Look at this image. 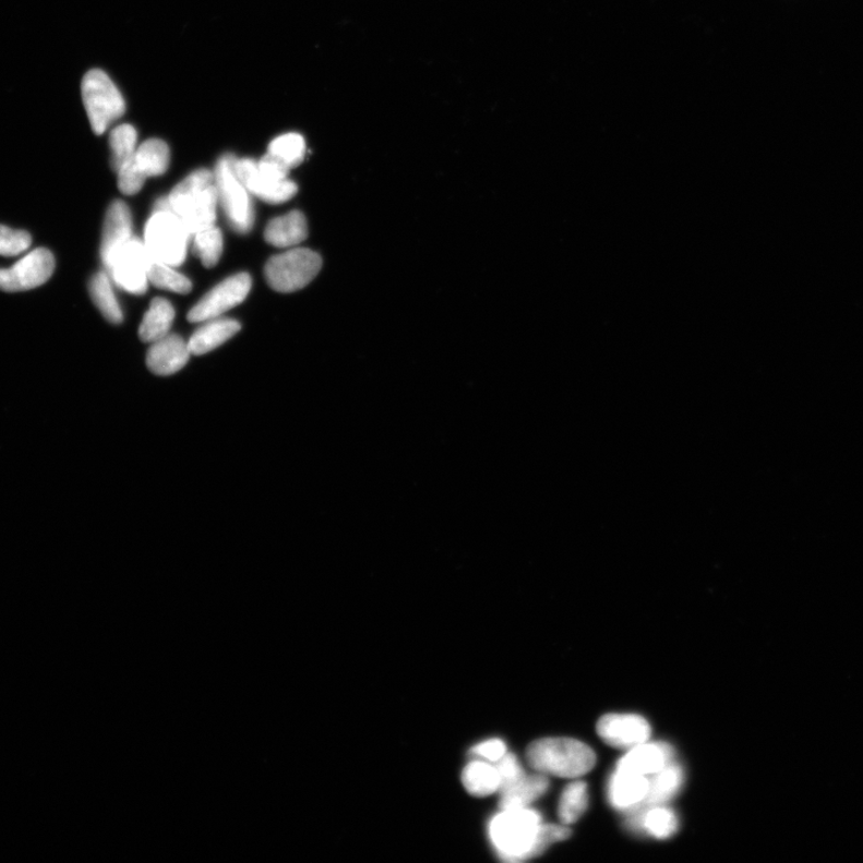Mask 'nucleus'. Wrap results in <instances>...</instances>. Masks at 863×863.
I'll use <instances>...</instances> for the list:
<instances>
[{
	"label": "nucleus",
	"instance_id": "obj_1",
	"mask_svg": "<svg viewBox=\"0 0 863 863\" xmlns=\"http://www.w3.org/2000/svg\"><path fill=\"white\" fill-rule=\"evenodd\" d=\"M489 834L498 855L507 862H520L567 840L571 831L563 825L542 824L541 814L526 807L502 810L491 820Z\"/></svg>",
	"mask_w": 863,
	"mask_h": 863
},
{
	"label": "nucleus",
	"instance_id": "obj_2",
	"mask_svg": "<svg viewBox=\"0 0 863 863\" xmlns=\"http://www.w3.org/2000/svg\"><path fill=\"white\" fill-rule=\"evenodd\" d=\"M527 758L538 772L563 778L586 775L597 762V757L589 746L568 738L535 741L527 751Z\"/></svg>",
	"mask_w": 863,
	"mask_h": 863
},
{
	"label": "nucleus",
	"instance_id": "obj_3",
	"mask_svg": "<svg viewBox=\"0 0 863 863\" xmlns=\"http://www.w3.org/2000/svg\"><path fill=\"white\" fill-rule=\"evenodd\" d=\"M82 99L96 135L123 117L127 105L123 95L105 71L94 69L82 81Z\"/></svg>",
	"mask_w": 863,
	"mask_h": 863
},
{
	"label": "nucleus",
	"instance_id": "obj_4",
	"mask_svg": "<svg viewBox=\"0 0 863 863\" xmlns=\"http://www.w3.org/2000/svg\"><path fill=\"white\" fill-rule=\"evenodd\" d=\"M189 230L172 212H155L144 232V245L151 257L169 266L184 263Z\"/></svg>",
	"mask_w": 863,
	"mask_h": 863
},
{
	"label": "nucleus",
	"instance_id": "obj_5",
	"mask_svg": "<svg viewBox=\"0 0 863 863\" xmlns=\"http://www.w3.org/2000/svg\"><path fill=\"white\" fill-rule=\"evenodd\" d=\"M322 257L309 249L277 254L265 265L266 283L279 293H293L312 283L322 269Z\"/></svg>",
	"mask_w": 863,
	"mask_h": 863
},
{
	"label": "nucleus",
	"instance_id": "obj_6",
	"mask_svg": "<svg viewBox=\"0 0 863 863\" xmlns=\"http://www.w3.org/2000/svg\"><path fill=\"white\" fill-rule=\"evenodd\" d=\"M236 161L233 155H225L216 166L215 182L230 226L239 233H248L253 225V209L248 189L236 175Z\"/></svg>",
	"mask_w": 863,
	"mask_h": 863
},
{
	"label": "nucleus",
	"instance_id": "obj_7",
	"mask_svg": "<svg viewBox=\"0 0 863 863\" xmlns=\"http://www.w3.org/2000/svg\"><path fill=\"white\" fill-rule=\"evenodd\" d=\"M152 262L153 259L144 242L131 238L113 253L105 266L120 288L129 293L142 296L148 289V267Z\"/></svg>",
	"mask_w": 863,
	"mask_h": 863
},
{
	"label": "nucleus",
	"instance_id": "obj_8",
	"mask_svg": "<svg viewBox=\"0 0 863 863\" xmlns=\"http://www.w3.org/2000/svg\"><path fill=\"white\" fill-rule=\"evenodd\" d=\"M56 261L51 251L36 249L10 267H0V290L8 293L31 290L51 278Z\"/></svg>",
	"mask_w": 863,
	"mask_h": 863
},
{
	"label": "nucleus",
	"instance_id": "obj_9",
	"mask_svg": "<svg viewBox=\"0 0 863 863\" xmlns=\"http://www.w3.org/2000/svg\"><path fill=\"white\" fill-rule=\"evenodd\" d=\"M251 276L247 273L237 274L225 279L204 296L188 314L191 323L212 321L244 301L250 293Z\"/></svg>",
	"mask_w": 863,
	"mask_h": 863
},
{
	"label": "nucleus",
	"instance_id": "obj_10",
	"mask_svg": "<svg viewBox=\"0 0 863 863\" xmlns=\"http://www.w3.org/2000/svg\"><path fill=\"white\" fill-rule=\"evenodd\" d=\"M598 733L608 745L631 750L647 743L651 728L642 716L610 714L601 717Z\"/></svg>",
	"mask_w": 863,
	"mask_h": 863
},
{
	"label": "nucleus",
	"instance_id": "obj_11",
	"mask_svg": "<svg viewBox=\"0 0 863 863\" xmlns=\"http://www.w3.org/2000/svg\"><path fill=\"white\" fill-rule=\"evenodd\" d=\"M235 169L241 184L266 203H285L293 199L298 192L296 182L289 179L274 181L262 176L259 163L252 159L237 160Z\"/></svg>",
	"mask_w": 863,
	"mask_h": 863
},
{
	"label": "nucleus",
	"instance_id": "obj_12",
	"mask_svg": "<svg viewBox=\"0 0 863 863\" xmlns=\"http://www.w3.org/2000/svg\"><path fill=\"white\" fill-rule=\"evenodd\" d=\"M190 356L191 351L184 339L178 335H167L153 344L147 364L157 375H171L185 367Z\"/></svg>",
	"mask_w": 863,
	"mask_h": 863
},
{
	"label": "nucleus",
	"instance_id": "obj_13",
	"mask_svg": "<svg viewBox=\"0 0 863 863\" xmlns=\"http://www.w3.org/2000/svg\"><path fill=\"white\" fill-rule=\"evenodd\" d=\"M671 760H673L671 746L663 743L648 744L647 741V743L631 748L627 755L618 763L616 770L642 776L655 775Z\"/></svg>",
	"mask_w": 863,
	"mask_h": 863
},
{
	"label": "nucleus",
	"instance_id": "obj_14",
	"mask_svg": "<svg viewBox=\"0 0 863 863\" xmlns=\"http://www.w3.org/2000/svg\"><path fill=\"white\" fill-rule=\"evenodd\" d=\"M649 792L647 776L615 770L608 783L607 794L611 805L620 811H632Z\"/></svg>",
	"mask_w": 863,
	"mask_h": 863
},
{
	"label": "nucleus",
	"instance_id": "obj_15",
	"mask_svg": "<svg viewBox=\"0 0 863 863\" xmlns=\"http://www.w3.org/2000/svg\"><path fill=\"white\" fill-rule=\"evenodd\" d=\"M131 214L124 202L116 201L106 214L101 241V259L104 264L113 253L131 239Z\"/></svg>",
	"mask_w": 863,
	"mask_h": 863
},
{
	"label": "nucleus",
	"instance_id": "obj_16",
	"mask_svg": "<svg viewBox=\"0 0 863 863\" xmlns=\"http://www.w3.org/2000/svg\"><path fill=\"white\" fill-rule=\"evenodd\" d=\"M549 778L543 774H523L514 782L500 789L502 810L526 808L549 789Z\"/></svg>",
	"mask_w": 863,
	"mask_h": 863
},
{
	"label": "nucleus",
	"instance_id": "obj_17",
	"mask_svg": "<svg viewBox=\"0 0 863 863\" xmlns=\"http://www.w3.org/2000/svg\"><path fill=\"white\" fill-rule=\"evenodd\" d=\"M217 201L216 185H212L191 199L176 215L185 225L190 235H196L214 226Z\"/></svg>",
	"mask_w": 863,
	"mask_h": 863
},
{
	"label": "nucleus",
	"instance_id": "obj_18",
	"mask_svg": "<svg viewBox=\"0 0 863 863\" xmlns=\"http://www.w3.org/2000/svg\"><path fill=\"white\" fill-rule=\"evenodd\" d=\"M627 824L630 828L646 831L659 840L672 837L679 828L675 813L663 805L631 811Z\"/></svg>",
	"mask_w": 863,
	"mask_h": 863
},
{
	"label": "nucleus",
	"instance_id": "obj_19",
	"mask_svg": "<svg viewBox=\"0 0 863 863\" xmlns=\"http://www.w3.org/2000/svg\"><path fill=\"white\" fill-rule=\"evenodd\" d=\"M652 776V780L649 781V792L646 799L632 811L664 805L667 801L672 800V798L679 793L684 782L683 769L673 760L668 763L661 771Z\"/></svg>",
	"mask_w": 863,
	"mask_h": 863
},
{
	"label": "nucleus",
	"instance_id": "obj_20",
	"mask_svg": "<svg viewBox=\"0 0 863 863\" xmlns=\"http://www.w3.org/2000/svg\"><path fill=\"white\" fill-rule=\"evenodd\" d=\"M309 236L308 221L302 213L295 211L276 217L266 226L264 238L275 248H290L300 244Z\"/></svg>",
	"mask_w": 863,
	"mask_h": 863
},
{
	"label": "nucleus",
	"instance_id": "obj_21",
	"mask_svg": "<svg viewBox=\"0 0 863 863\" xmlns=\"http://www.w3.org/2000/svg\"><path fill=\"white\" fill-rule=\"evenodd\" d=\"M241 329L240 324L233 320H218L201 327L190 338L189 349L191 355L203 356L228 341Z\"/></svg>",
	"mask_w": 863,
	"mask_h": 863
},
{
	"label": "nucleus",
	"instance_id": "obj_22",
	"mask_svg": "<svg viewBox=\"0 0 863 863\" xmlns=\"http://www.w3.org/2000/svg\"><path fill=\"white\" fill-rule=\"evenodd\" d=\"M462 782L469 794L483 798L498 793L501 777L493 763L474 760L462 772Z\"/></svg>",
	"mask_w": 863,
	"mask_h": 863
},
{
	"label": "nucleus",
	"instance_id": "obj_23",
	"mask_svg": "<svg viewBox=\"0 0 863 863\" xmlns=\"http://www.w3.org/2000/svg\"><path fill=\"white\" fill-rule=\"evenodd\" d=\"M175 314L173 307L167 300L154 299L140 326L142 341L154 344L167 336L175 321Z\"/></svg>",
	"mask_w": 863,
	"mask_h": 863
},
{
	"label": "nucleus",
	"instance_id": "obj_24",
	"mask_svg": "<svg viewBox=\"0 0 863 863\" xmlns=\"http://www.w3.org/2000/svg\"><path fill=\"white\" fill-rule=\"evenodd\" d=\"M133 160L147 178L163 176L169 166L168 145L157 139L145 141L137 148Z\"/></svg>",
	"mask_w": 863,
	"mask_h": 863
},
{
	"label": "nucleus",
	"instance_id": "obj_25",
	"mask_svg": "<svg viewBox=\"0 0 863 863\" xmlns=\"http://www.w3.org/2000/svg\"><path fill=\"white\" fill-rule=\"evenodd\" d=\"M89 293L97 309L104 317L113 324L123 322V312L113 293L111 283L105 273L96 274L89 283Z\"/></svg>",
	"mask_w": 863,
	"mask_h": 863
},
{
	"label": "nucleus",
	"instance_id": "obj_26",
	"mask_svg": "<svg viewBox=\"0 0 863 863\" xmlns=\"http://www.w3.org/2000/svg\"><path fill=\"white\" fill-rule=\"evenodd\" d=\"M214 176L208 169H199L177 185L169 194L168 204L171 212L177 214L191 199L214 185Z\"/></svg>",
	"mask_w": 863,
	"mask_h": 863
},
{
	"label": "nucleus",
	"instance_id": "obj_27",
	"mask_svg": "<svg viewBox=\"0 0 863 863\" xmlns=\"http://www.w3.org/2000/svg\"><path fill=\"white\" fill-rule=\"evenodd\" d=\"M588 786L577 781L570 783L563 790L561 801H559V818L563 825L576 823L588 807Z\"/></svg>",
	"mask_w": 863,
	"mask_h": 863
},
{
	"label": "nucleus",
	"instance_id": "obj_28",
	"mask_svg": "<svg viewBox=\"0 0 863 863\" xmlns=\"http://www.w3.org/2000/svg\"><path fill=\"white\" fill-rule=\"evenodd\" d=\"M111 164L115 172L135 156L137 151V131L130 124L119 125L109 135Z\"/></svg>",
	"mask_w": 863,
	"mask_h": 863
},
{
	"label": "nucleus",
	"instance_id": "obj_29",
	"mask_svg": "<svg viewBox=\"0 0 863 863\" xmlns=\"http://www.w3.org/2000/svg\"><path fill=\"white\" fill-rule=\"evenodd\" d=\"M290 169L299 166L307 154V142L299 133H285L269 145V152Z\"/></svg>",
	"mask_w": 863,
	"mask_h": 863
},
{
	"label": "nucleus",
	"instance_id": "obj_30",
	"mask_svg": "<svg viewBox=\"0 0 863 863\" xmlns=\"http://www.w3.org/2000/svg\"><path fill=\"white\" fill-rule=\"evenodd\" d=\"M194 236H196L193 244L194 253L197 254L205 267H214L220 261L224 250L221 230L213 226Z\"/></svg>",
	"mask_w": 863,
	"mask_h": 863
},
{
	"label": "nucleus",
	"instance_id": "obj_31",
	"mask_svg": "<svg viewBox=\"0 0 863 863\" xmlns=\"http://www.w3.org/2000/svg\"><path fill=\"white\" fill-rule=\"evenodd\" d=\"M148 279L157 288L188 295L192 289L189 278L172 269V266L153 260L148 267Z\"/></svg>",
	"mask_w": 863,
	"mask_h": 863
},
{
	"label": "nucleus",
	"instance_id": "obj_32",
	"mask_svg": "<svg viewBox=\"0 0 863 863\" xmlns=\"http://www.w3.org/2000/svg\"><path fill=\"white\" fill-rule=\"evenodd\" d=\"M31 245L32 237L29 233L0 225V256H19V254L27 251Z\"/></svg>",
	"mask_w": 863,
	"mask_h": 863
},
{
	"label": "nucleus",
	"instance_id": "obj_33",
	"mask_svg": "<svg viewBox=\"0 0 863 863\" xmlns=\"http://www.w3.org/2000/svg\"><path fill=\"white\" fill-rule=\"evenodd\" d=\"M118 173V185L121 192L132 196L141 191L147 176H145L133 157L130 161L120 167Z\"/></svg>",
	"mask_w": 863,
	"mask_h": 863
},
{
	"label": "nucleus",
	"instance_id": "obj_34",
	"mask_svg": "<svg viewBox=\"0 0 863 863\" xmlns=\"http://www.w3.org/2000/svg\"><path fill=\"white\" fill-rule=\"evenodd\" d=\"M493 764L501 777L500 789L514 782L519 776L526 772L523 770L520 763L513 753H506L503 758ZM498 792H500V790H498Z\"/></svg>",
	"mask_w": 863,
	"mask_h": 863
},
{
	"label": "nucleus",
	"instance_id": "obj_35",
	"mask_svg": "<svg viewBox=\"0 0 863 863\" xmlns=\"http://www.w3.org/2000/svg\"><path fill=\"white\" fill-rule=\"evenodd\" d=\"M262 176L274 181L288 179L290 168L271 153H267L259 163Z\"/></svg>",
	"mask_w": 863,
	"mask_h": 863
},
{
	"label": "nucleus",
	"instance_id": "obj_36",
	"mask_svg": "<svg viewBox=\"0 0 863 863\" xmlns=\"http://www.w3.org/2000/svg\"><path fill=\"white\" fill-rule=\"evenodd\" d=\"M471 753L486 762L496 763L506 755L507 751L503 740L492 739L474 746Z\"/></svg>",
	"mask_w": 863,
	"mask_h": 863
}]
</instances>
